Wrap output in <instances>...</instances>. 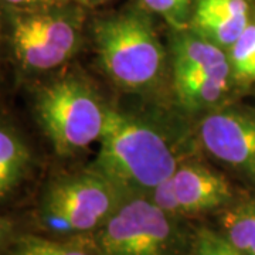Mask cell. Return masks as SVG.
I'll return each instance as SVG.
<instances>
[{"label": "cell", "mask_w": 255, "mask_h": 255, "mask_svg": "<svg viewBox=\"0 0 255 255\" xmlns=\"http://www.w3.org/2000/svg\"><path fill=\"white\" fill-rule=\"evenodd\" d=\"M100 149L88 169L104 176L128 197L146 196L179 166L159 128L124 111L108 108Z\"/></svg>", "instance_id": "1"}, {"label": "cell", "mask_w": 255, "mask_h": 255, "mask_svg": "<svg viewBox=\"0 0 255 255\" xmlns=\"http://www.w3.org/2000/svg\"><path fill=\"white\" fill-rule=\"evenodd\" d=\"M94 43L102 71L121 90L147 91L163 78L167 55L142 6L98 18Z\"/></svg>", "instance_id": "2"}, {"label": "cell", "mask_w": 255, "mask_h": 255, "mask_svg": "<svg viewBox=\"0 0 255 255\" xmlns=\"http://www.w3.org/2000/svg\"><path fill=\"white\" fill-rule=\"evenodd\" d=\"M108 108L80 75H64L43 85L34 101L36 118L58 155L71 156L98 142Z\"/></svg>", "instance_id": "3"}, {"label": "cell", "mask_w": 255, "mask_h": 255, "mask_svg": "<svg viewBox=\"0 0 255 255\" xmlns=\"http://www.w3.org/2000/svg\"><path fill=\"white\" fill-rule=\"evenodd\" d=\"M81 41V10L65 1L10 13L11 50L27 73H46L61 67L80 50Z\"/></svg>", "instance_id": "4"}, {"label": "cell", "mask_w": 255, "mask_h": 255, "mask_svg": "<svg viewBox=\"0 0 255 255\" xmlns=\"http://www.w3.org/2000/svg\"><path fill=\"white\" fill-rule=\"evenodd\" d=\"M127 199L118 186L87 169L58 177L47 186L38 219L55 234H87L98 230Z\"/></svg>", "instance_id": "5"}, {"label": "cell", "mask_w": 255, "mask_h": 255, "mask_svg": "<svg viewBox=\"0 0 255 255\" xmlns=\"http://www.w3.org/2000/svg\"><path fill=\"white\" fill-rule=\"evenodd\" d=\"M94 233L98 255H174L179 246L174 217L146 196L128 197Z\"/></svg>", "instance_id": "6"}, {"label": "cell", "mask_w": 255, "mask_h": 255, "mask_svg": "<svg viewBox=\"0 0 255 255\" xmlns=\"http://www.w3.org/2000/svg\"><path fill=\"white\" fill-rule=\"evenodd\" d=\"M199 139L210 156L255 182V110L221 107L207 112Z\"/></svg>", "instance_id": "7"}, {"label": "cell", "mask_w": 255, "mask_h": 255, "mask_svg": "<svg viewBox=\"0 0 255 255\" xmlns=\"http://www.w3.org/2000/svg\"><path fill=\"white\" fill-rule=\"evenodd\" d=\"M172 182L182 216H197L223 209L233 200L230 182L206 164L179 163L172 174Z\"/></svg>", "instance_id": "8"}, {"label": "cell", "mask_w": 255, "mask_h": 255, "mask_svg": "<svg viewBox=\"0 0 255 255\" xmlns=\"http://www.w3.org/2000/svg\"><path fill=\"white\" fill-rule=\"evenodd\" d=\"M248 24V0H196L189 28L228 50Z\"/></svg>", "instance_id": "9"}, {"label": "cell", "mask_w": 255, "mask_h": 255, "mask_svg": "<svg viewBox=\"0 0 255 255\" xmlns=\"http://www.w3.org/2000/svg\"><path fill=\"white\" fill-rule=\"evenodd\" d=\"M170 46L173 75L210 74L234 78L227 50L214 44L191 28L173 30Z\"/></svg>", "instance_id": "10"}, {"label": "cell", "mask_w": 255, "mask_h": 255, "mask_svg": "<svg viewBox=\"0 0 255 255\" xmlns=\"http://www.w3.org/2000/svg\"><path fill=\"white\" fill-rule=\"evenodd\" d=\"M173 82L176 97L184 110L211 112L228 100L236 81L210 74H186L173 75Z\"/></svg>", "instance_id": "11"}, {"label": "cell", "mask_w": 255, "mask_h": 255, "mask_svg": "<svg viewBox=\"0 0 255 255\" xmlns=\"http://www.w3.org/2000/svg\"><path fill=\"white\" fill-rule=\"evenodd\" d=\"M30 149L14 129L0 124V201L9 197L30 170Z\"/></svg>", "instance_id": "12"}, {"label": "cell", "mask_w": 255, "mask_h": 255, "mask_svg": "<svg viewBox=\"0 0 255 255\" xmlns=\"http://www.w3.org/2000/svg\"><path fill=\"white\" fill-rule=\"evenodd\" d=\"M221 234L241 255H255V199L240 201L223 211Z\"/></svg>", "instance_id": "13"}, {"label": "cell", "mask_w": 255, "mask_h": 255, "mask_svg": "<svg viewBox=\"0 0 255 255\" xmlns=\"http://www.w3.org/2000/svg\"><path fill=\"white\" fill-rule=\"evenodd\" d=\"M234 81L255 82V23H250L227 50Z\"/></svg>", "instance_id": "14"}, {"label": "cell", "mask_w": 255, "mask_h": 255, "mask_svg": "<svg viewBox=\"0 0 255 255\" xmlns=\"http://www.w3.org/2000/svg\"><path fill=\"white\" fill-rule=\"evenodd\" d=\"M9 255H98L85 247L61 243L58 240L40 237V236H21L18 237Z\"/></svg>", "instance_id": "15"}, {"label": "cell", "mask_w": 255, "mask_h": 255, "mask_svg": "<svg viewBox=\"0 0 255 255\" xmlns=\"http://www.w3.org/2000/svg\"><path fill=\"white\" fill-rule=\"evenodd\" d=\"M140 6L164 18L172 30L189 28L196 0H139Z\"/></svg>", "instance_id": "16"}, {"label": "cell", "mask_w": 255, "mask_h": 255, "mask_svg": "<svg viewBox=\"0 0 255 255\" xmlns=\"http://www.w3.org/2000/svg\"><path fill=\"white\" fill-rule=\"evenodd\" d=\"M189 255H241L221 233L200 228L193 238Z\"/></svg>", "instance_id": "17"}, {"label": "cell", "mask_w": 255, "mask_h": 255, "mask_svg": "<svg viewBox=\"0 0 255 255\" xmlns=\"http://www.w3.org/2000/svg\"><path fill=\"white\" fill-rule=\"evenodd\" d=\"M146 197L152 201L155 206H157L160 210H163L166 214L172 216V217H182V210L179 206V201L174 193L173 182H172V176L167 177L166 180L157 184L153 190H150Z\"/></svg>", "instance_id": "18"}, {"label": "cell", "mask_w": 255, "mask_h": 255, "mask_svg": "<svg viewBox=\"0 0 255 255\" xmlns=\"http://www.w3.org/2000/svg\"><path fill=\"white\" fill-rule=\"evenodd\" d=\"M0 1L10 10H34L63 3L61 0H0Z\"/></svg>", "instance_id": "19"}, {"label": "cell", "mask_w": 255, "mask_h": 255, "mask_svg": "<svg viewBox=\"0 0 255 255\" xmlns=\"http://www.w3.org/2000/svg\"><path fill=\"white\" fill-rule=\"evenodd\" d=\"M13 233V223L6 217L0 216V250L7 244Z\"/></svg>", "instance_id": "20"}, {"label": "cell", "mask_w": 255, "mask_h": 255, "mask_svg": "<svg viewBox=\"0 0 255 255\" xmlns=\"http://www.w3.org/2000/svg\"><path fill=\"white\" fill-rule=\"evenodd\" d=\"M61 1H74V3H80V4H100L107 0H61Z\"/></svg>", "instance_id": "21"}]
</instances>
